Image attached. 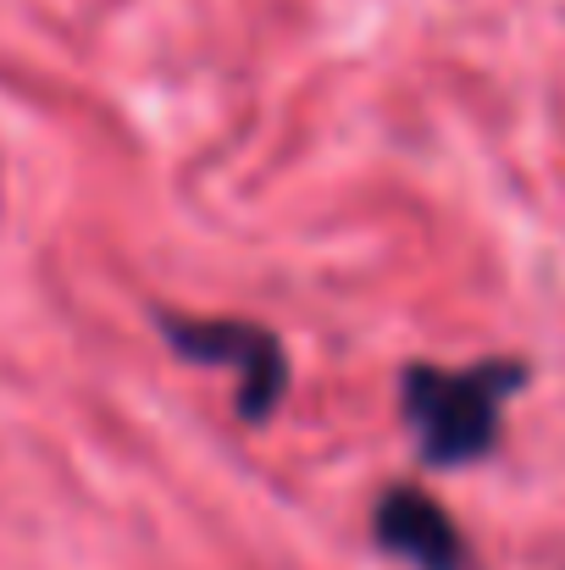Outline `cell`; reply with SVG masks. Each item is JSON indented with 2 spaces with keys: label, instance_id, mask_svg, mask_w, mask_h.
Returning <instances> with one entry per match:
<instances>
[{
  "label": "cell",
  "instance_id": "6da1fadb",
  "mask_svg": "<svg viewBox=\"0 0 565 570\" xmlns=\"http://www.w3.org/2000/svg\"><path fill=\"white\" fill-rule=\"evenodd\" d=\"M522 382H527L522 361H483L466 372H444V366L416 361L399 377V404L421 438V460L438 471L483 460L499 438V404Z\"/></svg>",
  "mask_w": 565,
  "mask_h": 570
},
{
  "label": "cell",
  "instance_id": "7a4b0ae2",
  "mask_svg": "<svg viewBox=\"0 0 565 570\" xmlns=\"http://www.w3.org/2000/svg\"><path fill=\"white\" fill-rule=\"evenodd\" d=\"M162 338H173V350L199 361V366H233L238 372V415L244 421H266L277 410V399L289 393V355H283L277 333H266L255 322L162 316Z\"/></svg>",
  "mask_w": 565,
  "mask_h": 570
},
{
  "label": "cell",
  "instance_id": "3957f363",
  "mask_svg": "<svg viewBox=\"0 0 565 570\" xmlns=\"http://www.w3.org/2000/svg\"><path fill=\"white\" fill-rule=\"evenodd\" d=\"M372 532L382 554H393L416 570H477L460 527L449 521V510L438 499H427L421 488H388L372 510Z\"/></svg>",
  "mask_w": 565,
  "mask_h": 570
}]
</instances>
